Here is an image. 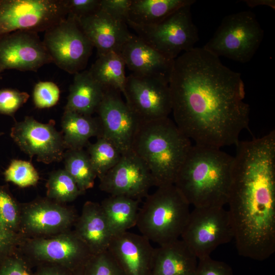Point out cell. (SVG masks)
Returning a JSON list of instances; mask_svg holds the SVG:
<instances>
[{"label":"cell","instance_id":"15","mask_svg":"<svg viewBox=\"0 0 275 275\" xmlns=\"http://www.w3.org/2000/svg\"><path fill=\"white\" fill-rule=\"evenodd\" d=\"M52 59L38 33L17 31L0 37V68L37 71Z\"/></svg>","mask_w":275,"mask_h":275},{"label":"cell","instance_id":"32","mask_svg":"<svg viewBox=\"0 0 275 275\" xmlns=\"http://www.w3.org/2000/svg\"><path fill=\"white\" fill-rule=\"evenodd\" d=\"M21 209L6 186L0 185V223L17 234L20 230Z\"/></svg>","mask_w":275,"mask_h":275},{"label":"cell","instance_id":"7","mask_svg":"<svg viewBox=\"0 0 275 275\" xmlns=\"http://www.w3.org/2000/svg\"><path fill=\"white\" fill-rule=\"evenodd\" d=\"M191 6L183 7L155 24H126L146 43L168 59L174 60L182 52L195 47L199 40L198 30L192 18Z\"/></svg>","mask_w":275,"mask_h":275},{"label":"cell","instance_id":"12","mask_svg":"<svg viewBox=\"0 0 275 275\" xmlns=\"http://www.w3.org/2000/svg\"><path fill=\"white\" fill-rule=\"evenodd\" d=\"M10 136L22 151L31 158L36 156L38 162L49 164L63 159L66 148L63 134L56 129L52 120L42 123L26 116L15 122Z\"/></svg>","mask_w":275,"mask_h":275},{"label":"cell","instance_id":"4","mask_svg":"<svg viewBox=\"0 0 275 275\" xmlns=\"http://www.w3.org/2000/svg\"><path fill=\"white\" fill-rule=\"evenodd\" d=\"M192 145L168 117L141 121L131 150L148 168L158 187L174 184Z\"/></svg>","mask_w":275,"mask_h":275},{"label":"cell","instance_id":"11","mask_svg":"<svg viewBox=\"0 0 275 275\" xmlns=\"http://www.w3.org/2000/svg\"><path fill=\"white\" fill-rule=\"evenodd\" d=\"M122 93L126 103L141 121L168 117L172 104L169 82L161 78L126 76Z\"/></svg>","mask_w":275,"mask_h":275},{"label":"cell","instance_id":"14","mask_svg":"<svg viewBox=\"0 0 275 275\" xmlns=\"http://www.w3.org/2000/svg\"><path fill=\"white\" fill-rule=\"evenodd\" d=\"M100 180V189L110 196H122L141 201L154 186L151 173L132 151L122 155L118 162Z\"/></svg>","mask_w":275,"mask_h":275},{"label":"cell","instance_id":"42","mask_svg":"<svg viewBox=\"0 0 275 275\" xmlns=\"http://www.w3.org/2000/svg\"><path fill=\"white\" fill-rule=\"evenodd\" d=\"M243 2L248 7L252 8L258 6H266L275 9L274 0H244Z\"/></svg>","mask_w":275,"mask_h":275},{"label":"cell","instance_id":"19","mask_svg":"<svg viewBox=\"0 0 275 275\" xmlns=\"http://www.w3.org/2000/svg\"><path fill=\"white\" fill-rule=\"evenodd\" d=\"M76 19L85 35L96 48L98 56L111 52L120 53L132 34L126 23L114 18L100 8L89 15Z\"/></svg>","mask_w":275,"mask_h":275},{"label":"cell","instance_id":"30","mask_svg":"<svg viewBox=\"0 0 275 275\" xmlns=\"http://www.w3.org/2000/svg\"><path fill=\"white\" fill-rule=\"evenodd\" d=\"M47 198L59 203L69 202L84 194L65 169L54 171L46 184Z\"/></svg>","mask_w":275,"mask_h":275},{"label":"cell","instance_id":"2","mask_svg":"<svg viewBox=\"0 0 275 275\" xmlns=\"http://www.w3.org/2000/svg\"><path fill=\"white\" fill-rule=\"evenodd\" d=\"M227 201L237 253L262 261L275 252V141H239Z\"/></svg>","mask_w":275,"mask_h":275},{"label":"cell","instance_id":"16","mask_svg":"<svg viewBox=\"0 0 275 275\" xmlns=\"http://www.w3.org/2000/svg\"><path fill=\"white\" fill-rule=\"evenodd\" d=\"M28 244L29 251L36 260L60 265L72 272L83 267L92 255L74 231L51 237H37Z\"/></svg>","mask_w":275,"mask_h":275},{"label":"cell","instance_id":"33","mask_svg":"<svg viewBox=\"0 0 275 275\" xmlns=\"http://www.w3.org/2000/svg\"><path fill=\"white\" fill-rule=\"evenodd\" d=\"M82 275H124L120 267L107 250L93 254L82 268Z\"/></svg>","mask_w":275,"mask_h":275},{"label":"cell","instance_id":"45","mask_svg":"<svg viewBox=\"0 0 275 275\" xmlns=\"http://www.w3.org/2000/svg\"><path fill=\"white\" fill-rule=\"evenodd\" d=\"M4 134V132H0V136Z\"/></svg>","mask_w":275,"mask_h":275},{"label":"cell","instance_id":"22","mask_svg":"<svg viewBox=\"0 0 275 275\" xmlns=\"http://www.w3.org/2000/svg\"><path fill=\"white\" fill-rule=\"evenodd\" d=\"M197 259L178 239L155 248L150 275H195Z\"/></svg>","mask_w":275,"mask_h":275},{"label":"cell","instance_id":"13","mask_svg":"<svg viewBox=\"0 0 275 275\" xmlns=\"http://www.w3.org/2000/svg\"><path fill=\"white\" fill-rule=\"evenodd\" d=\"M96 112L101 129L99 136L112 142L122 155L131 152L141 120L122 100L120 92L105 88L103 99Z\"/></svg>","mask_w":275,"mask_h":275},{"label":"cell","instance_id":"43","mask_svg":"<svg viewBox=\"0 0 275 275\" xmlns=\"http://www.w3.org/2000/svg\"><path fill=\"white\" fill-rule=\"evenodd\" d=\"M82 268L83 267L76 270L74 272L73 275H82Z\"/></svg>","mask_w":275,"mask_h":275},{"label":"cell","instance_id":"20","mask_svg":"<svg viewBox=\"0 0 275 275\" xmlns=\"http://www.w3.org/2000/svg\"><path fill=\"white\" fill-rule=\"evenodd\" d=\"M120 53L132 74L169 82L174 60L168 59L136 35L131 34Z\"/></svg>","mask_w":275,"mask_h":275},{"label":"cell","instance_id":"44","mask_svg":"<svg viewBox=\"0 0 275 275\" xmlns=\"http://www.w3.org/2000/svg\"><path fill=\"white\" fill-rule=\"evenodd\" d=\"M3 71L0 68V79L2 78L1 73Z\"/></svg>","mask_w":275,"mask_h":275},{"label":"cell","instance_id":"9","mask_svg":"<svg viewBox=\"0 0 275 275\" xmlns=\"http://www.w3.org/2000/svg\"><path fill=\"white\" fill-rule=\"evenodd\" d=\"M180 237L198 259L210 257L219 246L234 239L228 210L224 207L194 208Z\"/></svg>","mask_w":275,"mask_h":275},{"label":"cell","instance_id":"24","mask_svg":"<svg viewBox=\"0 0 275 275\" xmlns=\"http://www.w3.org/2000/svg\"><path fill=\"white\" fill-rule=\"evenodd\" d=\"M63 140L66 149H81L87 146L89 139L101 134L98 118L65 111L61 120Z\"/></svg>","mask_w":275,"mask_h":275},{"label":"cell","instance_id":"31","mask_svg":"<svg viewBox=\"0 0 275 275\" xmlns=\"http://www.w3.org/2000/svg\"><path fill=\"white\" fill-rule=\"evenodd\" d=\"M4 175L7 182L20 187L34 186L39 180V175L32 163L20 159L12 160Z\"/></svg>","mask_w":275,"mask_h":275},{"label":"cell","instance_id":"10","mask_svg":"<svg viewBox=\"0 0 275 275\" xmlns=\"http://www.w3.org/2000/svg\"><path fill=\"white\" fill-rule=\"evenodd\" d=\"M43 41L59 68L75 74L85 69L93 46L71 14L45 32Z\"/></svg>","mask_w":275,"mask_h":275},{"label":"cell","instance_id":"26","mask_svg":"<svg viewBox=\"0 0 275 275\" xmlns=\"http://www.w3.org/2000/svg\"><path fill=\"white\" fill-rule=\"evenodd\" d=\"M195 0H131L126 23L147 25L156 23Z\"/></svg>","mask_w":275,"mask_h":275},{"label":"cell","instance_id":"29","mask_svg":"<svg viewBox=\"0 0 275 275\" xmlns=\"http://www.w3.org/2000/svg\"><path fill=\"white\" fill-rule=\"evenodd\" d=\"M87 152L97 177L101 179L120 159L122 154L109 141L102 136L87 145Z\"/></svg>","mask_w":275,"mask_h":275},{"label":"cell","instance_id":"34","mask_svg":"<svg viewBox=\"0 0 275 275\" xmlns=\"http://www.w3.org/2000/svg\"><path fill=\"white\" fill-rule=\"evenodd\" d=\"M60 90L52 81H39L34 86L33 100L36 107L42 109L51 107L59 100Z\"/></svg>","mask_w":275,"mask_h":275},{"label":"cell","instance_id":"37","mask_svg":"<svg viewBox=\"0 0 275 275\" xmlns=\"http://www.w3.org/2000/svg\"><path fill=\"white\" fill-rule=\"evenodd\" d=\"M131 0H100V8L114 18L126 23Z\"/></svg>","mask_w":275,"mask_h":275},{"label":"cell","instance_id":"3","mask_svg":"<svg viewBox=\"0 0 275 275\" xmlns=\"http://www.w3.org/2000/svg\"><path fill=\"white\" fill-rule=\"evenodd\" d=\"M233 156L221 148L192 145L174 184L194 208L224 207L232 179Z\"/></svg>","mask_w":275,"mask_h":275},{"label":"cell","instance_id":"18","mask_svg":"<svg viewBox=\"0 0 275 275\" xmlns=\"http://www.w3.org/2000/svg\"><path fill=\"white\" fill-rule=\"evenodd\" d=\"M143 235L126 231L112 238L107 251L124 275H150L154 250Z\"/></svg>","mask_w":275,"mask_h":275},{"label":"cell","instance_id":"35","mask_svg":"<svg viewBox=\"0 0 275 275\" xmlns=\"http://www.w3.org/2000/svg\"><path fill=\"white\" fill-rule=\"evenodd\" d=\"M29 97L25 92L11 88L0 89V114L13 117Z\"/></svg>","mask_w":275,"mask_h":275},{"label":"cell","instance_id":"8","mask_svg":"<svg viewBox=\"0 0 275 275\" xmlns=\"http://www.w3.org/2000/svg\"><path fill=\"white\" fill-rule=\"evenodd\" d=\"M69 13L67 0H0V37L17 31L45 32Z\"/></svg>","mask_w":275,"mask_h":275},{"label":"cell","instance_id":"23","mask_svg":"<svg viewBox=\"0 0 275 275\" xmlns=\"http://www.w3.org/2000/svg\"><path fill=\"white\" fill-rule=\"evenodd\" d=\"M74 75L64 110L92 116L103 99L105 88L94 79L89 70Z\"/></svg>","mask_w":275,"mask_h":275},{"label":"cell","instance_id":"6","mask_svg":"<svg viewBox=\"0 0 275 275\" xmlns=\"http://www.w3.org/2000/svg\"><path fill=\"white\" fill-rule=\"evenodd\" d=\"M263 37L264 30L255 14L242 11L226 16L203 47L218 58L246 63L254 56Z\"/></svg>","mask_w":275,"mask_h":275},{"label":"cell","instance_id":"27","mask_svg":"<svg viewBox=\"0 0 275 275\" xmlns=\"http://www.w3.org/2000/svg\"><path fill=\"white\" fill-rule=\"evenodd\" d=\"M125 66L120 53L111 52L98 56L89 71L104 88H112L122 93L126 79Z\"/></svg>","mask_w":275,"mask_h":275},{"label":"cell","instance_id":"36","mask_svg":"<svg viewBox=\"0 0 275 275\" xmlns=\"http://www.w3.org/2000/svg\"><path fill=\"white\" fill-rule=\"evenodd\" d=\"M198 260L195 275H234L231 266L223 261L211 257Z\"/></svg>","mask_w":275,"mask_h":275},{"label":"cell","instance_id":"17","mask_svg":"<svg viewBox=\"0 0 275 275\" xmlns=\"http://www.w3.org/2000/svg\"><path fill=\"white\" fill-rule=\"evenodd\" d=\"M77 218L72 209L59 202L37 200L21 209L20 230L36 236L56 235L68 231Z\"/></svg>","mask_w":275,"mask_h":275},{"label":"cell","instance_id":"25","mask_svg":"<svg viewBox=\"0 0 275 275\" xmlns=\"http://www.w3.org/2000/svg\"><path fill=\"white\" fill-rule=\"evenodd\" d=\"M140 201L122 196H110L100 204L113 236L136 226Z\"/></svg>","mask_w":275,"mask_h":275},{"label":"cell","instance_id":"40","mask_svg":"<svg viewBox=\"0 0 275 275\" xmlns=\"http://www.w3.org/2000/svg\"><path fill=\"white\" fill-rule=\"evenodd\" d=\"M19 235L7 230L0 223V265L8 257L14 253L19 243Z\"/></svg>","mask_w":275,"mask_h":275},{"label":"cell","instance_id":"38","mask_svg":"<svg viewBox=\"0 0 275 275\" xmlns=\"http://www.w3.org/2000/svg\"><path fill=\"white\" fill-rule=\"evenodd\" d=\"M26 261L14 253L0 265V275H33Z\"/></svg>","mask_w":275,"mask_h":275},{"label":"cell","instance_id":"21","mask_svg":"<svg viewBox=\"0 0 275 275\" xmlns=\"http://www.w3.org/2000/svg\"><path fill=\"white\" fill-rule=\"evenodd\" d=\"M75 224L74 232L92 255L107 250L113 236L100 204L86 202Z\"/></svg>","mask_w":275,"mask_h":275},{"label":"cell","instance_id":"1","mask_svg":"<svg viewBox=\"0 0 275 275\" xmlns=\"http://www.w3.org/2000/svg\"><path fill=\"white\" fill-rule=\"evenodd\" d=\"M169 85L174 122L195 145L221 148L239 141L250 115L240 73L195 47L174 60Z\"/></svg>","mask_w":275,"mask_h":275},{"label":"cell","instance_id":"39","mask_svg":"<svg viewBox=\"0 0 275 275\" xmlns=\"http://www.w3.org/2000/svg\"><path fill=\"white\" fill-rule=\"evenodd\" d=\"M100 0H67L69 14L78 18L89 15L100 8Z\"/></svg>","mask_w":275,"mask_h":275},{"label":"cell","instance_id":"28","mask_svg":"<svg viewBox=\"0 0 275 275\" xmlns=\"http://www.w3.org/2000/svg\"><path fill=\"white\" fill-rule=\"evenodd\" d=\"M65 170L82 193L92 188L97 177L89 156L83 149H67L64 153Z\"/></svg>","mask_w":275,"mask_h":275},{"label":"cell","instance_id":"5","mask_svg":"<svg viewBox=\"0 0 275 275\" xmlns=\"http://www.w3.org/2000/svg\"><path fill=\"white\" fill-rule=\"evenodd\" d=\"M189 206L174 184L158 187L140 208L136 226L142 235L159 245L176 240L187 223Z\"/></svg>","mask_w":275,"mask_h":275},{"label":"cell","instance_id":"41","mask_svg":"<svg viewBox=\"0 0 275 275\" xmlns=\"http://www.w3.org/2000/svg\"><path fill=\"white\" fill-rule=\"evenodd\" d=\"M73 273L62 266L46 263L39 267L33 275H73Z\"/></svg>","mask_w":275,"mask_h":275}]
</instances>
